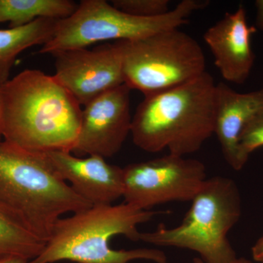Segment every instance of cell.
I'll list each match as a JSON object with an SVG mask.
<instances>
[{"mask_svg": "<svg viewBox=\"0 0 263 263\" xmlns=\"http://www.w3.org/2000/svg\"><path fill=\"white\" fill-rule=\"evenodd\" d=\"M46 155L60 177L91 205H112L123 197V167L109 164L100 156L81 158L65 151Z\"/></svg>", "mask_w": 263, "mask_h": 263, "instance_id": "11", "label": "cell"}, {"mask_svg": "<svg viewBox=\"0 0 263 263\" xmlns=\"http://www.w3.org/2000/svg\"><path fill=\"white\" fill-rule=\"evenodd\" d=\"M193 263H205L201 259L199 258V257H197V258H195L193 259ZM234 263H253L252 261L249 260V259L243 258V257H241V258H238Z\"/></svg>", "mask_w": 263, "mask_h": 263, "instance_id": "22", "label": "cell"}, {"mask_svg": "<svg viewBox=\"0 0 263 263\" xmlns=\"http://www.w3.org/2000/svg\"><path fill=\"white\" fill-rule=\"evenodd\" d=\"M209 4L204 0H183L165 14L143 18L121 11L105 0H82L73 14L57 21L53 36L39 53L52 55L105 41H136L179 29Z\"/></svg>", "mask_w": 263, "mask_h": 263, "instance_id": "6", "label": "cell"}, {"mask_svg": "<svg viewBox=\"0 0 263 263\" xmlns=\"http://www.w3.org/2000/svg\"><path fill=\"white\" fill-rule=\"evenodd\" d=\"M122 41L52 54L55 79L81 106L124 84Z\"/></svg>", "mask_w": 263, "mask_h": 263, "instance_id": "9", "label": "cell"}, {"mask_svg": "<svg viewBox=\"0 0 263 263\" xmlns=\"http://www.w3.org/2000/svg\"><path fill=\"white\" fill-rule=\"evenodd\" d=\"M13 65L5 66L0 68V125H1L2 108H3V89L7 81L9 80L10 70ZM0 139H2L0 133Z\"/></svg>", "mask_w": 263, "mask_h": 263, "instance_id": "19", "label": "cell"}, {"mask_svg": "<svg viewBox=\"0 0 263 263\" xmlns=\"http://www.w3.org/2000/svg\"><path fill=\"white\" fill-rule=\"evenodd\" d=\"M216 88L205 72L186 84L144 96L133 117V143L149 153H195L214 134Z\"/></svg>", "mask_w": 263, "mask_h": 263, "instance_id": "2", "label": "cell"}, {"mask_svg": "<svg viewBox=\"0 0 263 263\" xmlns=\"http://www.w3.org/2000/svg\"><path fill=\"white\" fill-rule=\"evenodd\" d=\"M256 8V29L263 31V0H257L254 3Z\"/></svg>", "mask_w": 263, "mask_h": 263, "instance_id": "21", "label": "cell"}, {"mask_svg": "<svg viewBox=\"0 0 263 263\" xmlns=\"http://www.w3.org/2000/svg\"><path fill=\"white\" fill-rule=\"evenodd\" d=\"M29 261L23 258H12L0 262V263H27Z\"/></svg>", "mask_w": 263, "mask_h": 263, "instance_id": "23", "label": "cell"}, {"mask_svg": "<svg viewBox=\"0 0 263 263\" xmlns=\"http://www.w3.org/2000/svg\"><path fill=\"white\" fill-rule=\"evenodd\" d=\"M82 108L53 76L27 69L3 89L0 133L22 149L72 153L79 139Z\"/></svg>", "mask_w": 263, "mask_h": 263, "instance_id": "1", "label": "cell"}, {"mask_svg": "<svg viewBox=\"0 0 263 263\" xmlns=\"http://www.w3.org/2000/svg\"><path fill=\"white\" fill-rule=\"evenodd\" d=\"M0 206L46 243L64 214L92 205L60 177L46 154L0 139Z\"/></svg>", "mask_w": 263, "mask_h": 263, "instance_id": "4", "label": "cell"}, {"mask_svg": "<svg viewBox=\"0 0 263 263\" xmlns=\"http://www.w3.org/2000/svg\"><path fill=\"white\" fill-rule=\"evenodd\" d=\"M263 146V114L251 119L241 132L239 138L240 160L245 165L249 155Z\"/></svg>", "mask_w": 263, "mask_h": 263, "instance_id": "18", "label": "cell"}, {"mask_svg": "<svg viewBox=\"0 0 263 263\" xmlns=\"http://www.w3.org/2000/svg\"><path fill=\"white\" fill-rule=\"evenodd\" d=\"M122 43L124 84L144 96L186 84L206 72L201 46L179 29Z\"/></svg>", "mask_w": 263, "mask_h": 263, "instance_id": "7", "label": "cell"}, {"mask_svg": "<svg viewBox=\"0 0 263 263\" xmlns=\"http://www.w3.org/2000/svg\"><path fill=\"white\" fill-rule=\"evenodd\" d=\"M191 202L181 224L172 228L159 224L153 231L141 233L140 240L194 251L205 263H234L238 258L228 235L241 216L236 183L223 176L207 179Z\"/></svg>", "mask_w": 263, "mask_h": 263, "instance_id": "5", "label": "cell"}, {"mask_svg": "<svg viewBox=\"0 0 263 263\" xmlns=\"http://www.w3.org/2000/svg\"><path fill=\"white\" fill-rule=\"evenodd\" d=\"M111 4L121 11L143 18L160 16L171 10L169 0H113Z\"/></svg>", "mask_w": 263, "mask_h": 263, "instance_id": "17", "label": "cell"}, {"mask_svg": "<svg viewBox=\"0 0 263 263\" xmlns=\"http://www.w3.org/2000/svg\"><path fill=\"white\" fill-rule=\"evenodd\" d=\"M130 91L124 84L84 106L79 139L72 153L105 159L117 155L131 133Z\"/></svg>", "mask_w": 263, "mask_h": 263, "instance_id": "10", "label": "cell"}, {"mask_svg": "<svg viewBox=\"0 0 263 263\" xmlns=\"http://www.w3.org/2000/svg\"><path fill=\"white\" fill-rule=\"evenodd\" d=\"M201 161L174 155L123 167L124 202L149 211L161 204L192 201L206 181Z\"/></svg>", "mask_w": 263, "mask_h": 263, "instance_id": "8", "label": "cell"}, {"mask_svg": "<svg viewBox=\"0 0 263 263\" xmlns=\"http://www.w3.org/2000/svg\"><path fill=\"white\" fill-rule=\"evenodd\" d=\"M78 6L72 0H0V24L8 22L10 28H16L39 18L62 20Z\"/></svg>", "mask_w": 263, "mask_h": 263, "instance_id": "14", "label": "cell"}, {"mask_svg": "<svg viewBox=\"0 0 263 263\" xmlns=\"http://www.w3.org/2000/svg\"><path fill=\"white\" fill-rule=\"evenodd\" d=\"M160 263H167V262H160Z\"/></svg>", "mask_w": 263, "mask_h": 263, "instance_id": "24", "label": "cell"}, {"mask_svg": "<svg viewBox=\"0 0 263 263\" xmlns=\"http://www.w3.org/2000/svg\"><path fill=\"white\" fill-rule=\"evenodd\" d=\"M45 245L23 223L0 206V262L12 258L32 260L41 254Z\"/></svg>", "mask_w": 263, "mask_h": 263, "instance_id": "16", "label": "cell"}, {"mask_svg": "<svg viewBox=\"0 0 263 263\" xmlns=\"http://www.w3.org/2000/svg\"><path fill=\"white\" fill-rule=\"evenodd\" d=\"M263 114V88L238 93L224 83L216 84L214 134L226 162L235 171L245 167L239 155V138L247 123Z\"/></svg>", "mask_w": 263, "mask_h": 263, "instance_id": "13", "label": "cell"}, {"mask_svg": "<svg viewBox=\"0 0 263 263\" xmlns=\"http://www.w3.org/2000/svg\"><path fill=\"white\" fill-rule=\"evenodd\" d=\"M57 21L39 18L23 27L0 29V68L13 65L19 53L27 48L47 43L53 36Z\"/></svg>", "mask_w": 263, "mask_h": 263, "instance_id": "15", "label": "cell"}, {"mask_svg": "<svg viewBox=\"0 0 263 263\" xmlns=\"http://www.w3.org/2000/svg\"><path fill=\"white\" fill-rule=\"evenodd\" d=\"M252 254L255 262L263 263V235L252 247Z\"/></svg>", "mask_w": 263, "mask_h": 263, "instance_id": "20", "label": "cell"}, {"mask_svg": "<svg viewBox=\"0 0 263 263\" xmlns=\"http://www.w3.org/2000/svg\"><path fill=\"white\" fill-rule=\"evenodd\" d=\"M159 212L145 211L123 202L119 205H92L57 221L42 252L27 263H129L147 259L167 262L162 251L138 248L116 250L110 240L122 235L140 240L138 226L152 220Z\"/></svg>", "mask_w": 263, "mask_h": 263, "instance_id": "3", "label": "cell"}, {"mask_svg": "<svg viewBox=\"0 0 263 263\" xmlns=\"http://www.w3.org/2000/svg\"><path fill=\"white\" fill-rule=\"evenodd\" d=\"M257 30L249 26L247 11L240 5L236 11L226 13L204 34V41L224 80L240 85L248 79L255 60L251 39Z\"/></svg>", "mask_w": 263, "mask_h": 263, "instance_id": "12", "label": "cell"}]
</instances>
